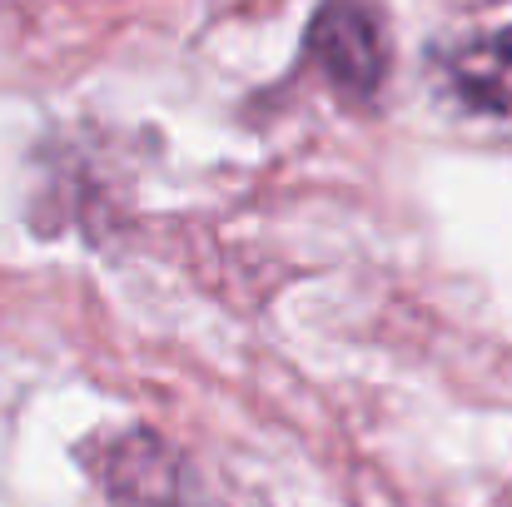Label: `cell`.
Instances as JSON below:
<instances>
[{
	"label": "cell",
	"mask_w": 512,
	"mask_h": 507,
	"mask_svg": "<svg viewBox=\"0 0 512 507\" xmlns=\"http://www.w3.org/2000/svg\"><path fill=\"white\" fill-rule=\"evenodd\" d=\"M304 55L309 65L329 80V90L368 105L378 100L388 80V20L378 0H319L309 30H304Z\"/></svg>",
	"instance_id": "cell-1"
},
{
	"label": "cell",
	"mask_w": 512,
	"mask_h": 507,
	"mask_svg": "<svg viewBox=\"0 0 512 507\" xmlns=\"http://www.w3.org/2000/svg\"><path fill=\"white\" fill-rule=\"evenodd\" d=\"M110 507H184V463L150 428H130L95 468Z\"/></svg>",
	"instance_id": "cell-3"
},
{
	"label": "cell",
	"mask_w": 512,
	"mask_h": 507,
	"mask_svg": "<svg viewBox=\"0 0 512 507\" xmlns=\"http://www.w3.org/2000/svg\"><path fill=\"white\" fill-rule=\"evenodd\" d=\"M443 90L483 120L512 125V25L463 35L433 55Z\"/></svg>",
	"instance_id": "cell-2"
}]
</instances>
